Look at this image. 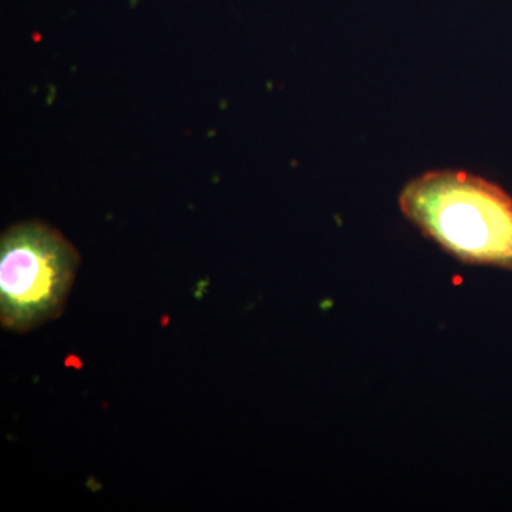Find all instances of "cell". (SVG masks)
<instances>
[{"label": "cell", "instance_id": "obj_2", "mask_svg": "<svg viewBox=\"0 0 512 512\" xmlns=\"http://www.w3.org/2000/svg\"><path fill=\"white\" fill-rule=\"evenodd\" d=\"M80 256L57 229L39 221L13 225L0 241V322L26 333L57 318Z\"/></svg>", "mask_w": 512, "mask_h": 512}, {"label": "cell", "instance_id": "obj_1", "mask_svg": "<svg viewBox=\"0 0 512 512\" xmlns=\"http://www.w3.org/2000/svg\"><path fill=\"white\" fill-rule=\"evenodd\" d=\"M404 217L424 237L468 265L512 272V197L461 170H431L399 194Z\"/></svg>", "mask_w": 512, "mask_h": 512}]
</instances>
